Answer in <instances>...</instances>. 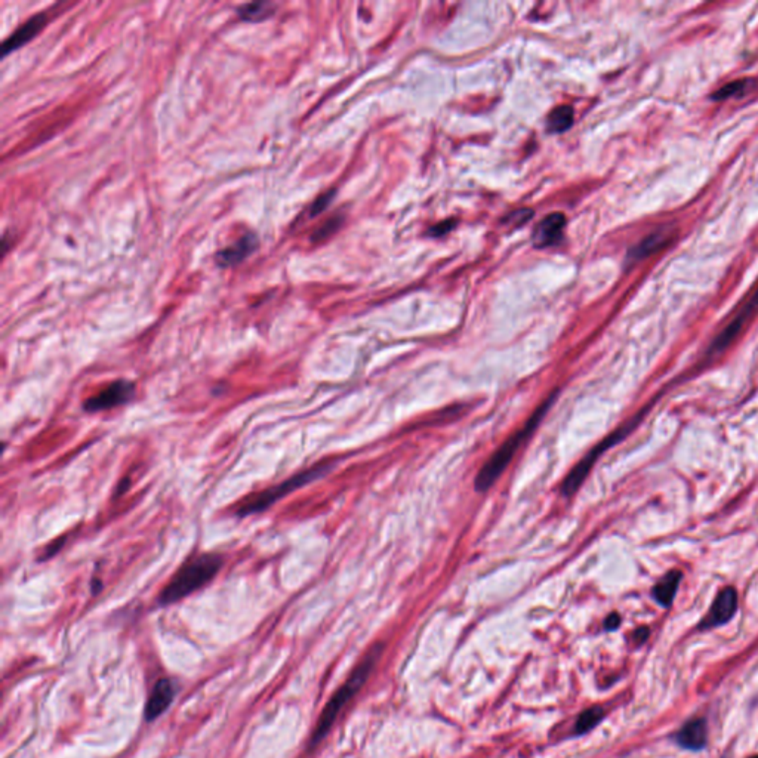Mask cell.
Masks as SVG:
<instances>
[{
  "label": "cell",
  "instance_id": "6da1fadb",
  "mask_svg": "<svg viewBox=\"0 0 758 758\" xmlns=\"http://www.w3.org/2000/svg\"><path fill=\"white\" fill-rule=\"evenodd\" d=\"M224 566V557L216 552H203L188 559L170 578L157 597L159 606H170L194 594L218 575Z\"/></svg>",
  "mask_w": 758,
  "mask_h": 758
},
{
  "label": "cell",
  "instance_id": "7a4b0ae2",
  "mask_svg": "<svg viewBox=\"0 0 758 758\" xmlns=\"http://www.w3.org/2000/svg\"><path fill=\"white\" fill-rule=\"evenodd\" d=\"M557 394L559 391H554L551 396H548V399L532 414L527 422L521 426L517 433H514L507 441H505V443L492 455L491 460L483 465V468L477 474L476 483H474L476 484L477 492H486L487 489L498 480V477L503 472V470L507 468L508 464L511 462L513 456L520 449V446L525 443V441L532 436V433L536 430V426L541 424V421L551 409L552 403L556 402Z\"/></svg>",
  "mask_w": 758,
  "mask_h": 758
},
{
  "label": "cell",
  "instance_id": "3957f363",
  "mask_svg": "<svg viewBox=\"0 0 758 758\" xmlns=\"http://www.w3.org/2000/svg\"><path fill=\"white\" fill-rule=\"evenodd\" d=\"M379 653H381V646L375 647V649L358 663L357 668L349 677V680H346L341 686V689L334 694V696L330 698L327 705L323 708V713L319 717L317 725H315V729L311 735L310 744H308L310 748H315V745L320 744V742L326 737V735L332 729V725H334L342 708L351 701V698L361 689V686L366 683L371 671L375 667V662Z\"/></svg>",
  "mask_w": 758,
  "mask_h": 758
},
{
  "label": "cell",
  "instance_id": "277c9868",
  "mask_svg": "<svg viewBox=\"0 0 758 758\" xmlns=\"http://www.w3.org/2000/svg\"><path fill=\"white\" fill-rule=\"evenodd\" d=\"M332 467H334V462H323L319 465H314L305 471L295 474V476L286 480H283L281 483L276 486H272L265 489V491L250 495L240 502L239 507H237V510L234 511V515L245 518L249 515L264 513L270 507H273L276 502L283 499L284 496H288L292 492L298 491V489H301L315 480L325 477L326 474L332 470Z\"/></svg>",
  "mask_w": 758,
  "mask_h": 758
},
{
  "label": "cell",
  "instance_id": "5b68a950",
  "mask_svg": "<svg viewBox=\"0 0 758 758\" xmlns=\"http://www.w3.org/2000/svg\"><path fill=\"white\" fill-rule=\"evenodd\" d=\"M643 414H644V410L641 414H639L634 419H631L628 424H625L624 426H621V428H618L614 433H612L609 437H606L603 441H600V443L593 450H590V453L585 455V457H583V460L566 477V480H564V483L561 486V494L564 496H572L573 494H576V491L581 487L583 480H585V477L588 476L590 470L593 468L594 462L598 460L600 455L605 453L607 449H610L616 443H619L621 440H624L629 434V431H633V428L637 425L639 419H641Z\"/></svg>",
  "mask_w": 758,
  "mask_h": 758
},
{
  "label": "cell",
  "instance_id": "8992f818",
  "mask_svg": "<svg viewBox=\"0 0 758 758\" xmlns=\"http://www.w3.org/2000/svg\"><path fill=\"white\" fill-rule=\"evenodd\" d=\"M135 383L129 379H117L110 383L97 394H93L83 403V410L88 414H98L117 406L129 403L135 397Z\"/></svg>",
  "mask_w": 758,
  "mask_h": 758
},
{
  "label": "cell",
  "instance_id": "52a82bcc",
  "mask_svg": "<svg viewBox=\"0 0 758 758\" xmlns=\"http://www.w3.org/2000/svg\"><path fill=\"white\" fill-rule=\"evenodd\" d=\"M757 311H758V286L747 299V303L737 310L735 317L720 332L717 338L714 339V342L711 344V346L708 349V354L716 356L728 349V346L737 338V335L740 334L742 329L745 327V325L757 314Z\"/></svg>",
  "mask_w": 758,
  "mask_h": 758
},
{
  "label": "cell",
  "instance_id": "ba28073f",
  "mask_svg": "<svg viewBox=\"0 0 758 758\" xmlns=\"http://www.w3.org/2000/svg\"><path fill=\"white\" fill-rule=\"evenodd\" d=\"M737 610V591L733 587L723 588L711 605L709 612L706 613L699 629H709L720 625L728 624Z\"/></svg>",
  "mask_w": 758,
  "mask_h": 758
},
{
  "label": "cell",
  "instance_id": "9c48e42d",
  "mask_svg": "<svg viewBox=\"0 0 758 758\" xmlns=\"http://www.w3.org/2000/svg\"><path fill=\"white\" fill-rule=\"evenodd\" d=\"M177 694V686L170 678H161L157 680L148 694V699L144 709V718L146 721H154L163 716L169 706L172 705L173 699Z\"/></svg>",
  "mask_w": 758,
  "mask_h": 758
},
{
  "label": "cell",
  "instance_id": "30bf717a",
  "mask_svg": "<svg viewBox=\"0 0 758 758\" xmlns=\"http://www.w3.org/2000/svg\"><path fill=\"white\" fill-rule=\"evenodd\" d=\"M258 246H260V240L257 234L247 233L242 237V239H239L231 246L219 250L215 255V261L219 267H223V268L234 267L237 264L243 262L247 257L254 254V252L258 249Z\"/></svg>",
  "mask_w": 758,
  "mask_h": 758
},
{
  "label": "cell",
  "instance_id": "8fae6325",
  "mask_svg": "<svg viewBox=\"0 0 758 758\" xmlns=\"http://www.w3.org/2000/svg\"><path fill=\"white\" fill-rule=\"evenodd\" d=\"M674 237H675L674 228L660 227L656 231H653L652 234L644 237V239L637 246H634L633 249H631L628 260L634 262V261L649 258L651 255L658 254L659 250L665 249L668 245H671V242L674 240Z\"/></svg>",
  "mask_w": 758,
  "mask_h": 758
},
{
  "label": "cell",
  "instance_id": "7c38bea8",
  "mask_svg": "<svg viewBox=\"0 0 758 758\" xmlns=\"http://www.w3.org/2000/svg\"><path fill=\"white\" fill-rule=\"evenodd\" d=\"M708 740L706 721L704 718H693L687 721L675 735L678 745L689 751H701L705 748Z\"/></svg>",
  "mask_w": 758,
  "mask_h": 758
},
{
  "label": "cell",
  "instance_id": "4fadbf2b",
  "mask_svg": "<svg viewBox=\"0 0 758 758\" xmlns=\"http://www.w3.org/2000/svg\"><path fill=\"white\" fill-rule=\"evenodd\" d=\"M46 18H47V15L42 12L39 15H35V17H31L28 21H25L17 31H15V33L9 36L8 40H5L4 55L17 51L18 47H21L23 45L28 43L35 36H37L43 30V27L46 25V21H47Z\"/></svg>",
  "mask_w": 758,
  "mask_h": 758
},
{
  "label": "cell",
  "instance_id": "5bb4252c",
  "mask_svg": "<svg viewBox=\"0 0 758 758\" xmlns=\"http://www.w3.org/2000/svg\"><path fill=\"white\" fill-rule=\"evenodd\" d=\"M566 218L563 214H551L542 219L540 227L533 233V242L538 247H545L557 243L561 239Z\"/></svg>",
  "mask_w": 758,
  "mask_h": 758
},
{
  "label": "cell",
  "instance_id": "9a60e30c",
  "mask_svg": "<svg viewBox=\"0 0 758 758\" xmlns=\"http://www.w3.org/2000/svg\"><path fill=\"white\" fill-rule=\"evenodd\" d=\"M682 579H683V573L674 568V571H670L656 583L652 591V595L662 607H670L672 605L678 587H680Z\"/></svg>",
  "mask_w": 758,
  "mask_h": 758
},
{
  "label": "cell",
  "instance_id": "2e32d148",
  "mask_svg": "<svg viewBox=\"0 0 758 758\" xmlns=\"http://www.w3.org/2000/svg\"><path fill=\"white\" fill-rule=\"evenodd\" d=\"M274 5L272 2H254L246 4L240 8H237V13L243 21L249 23H260L272 17L274 13Z\"/></svg>",
  "mask_w": 758,
  "mask_h": 758
},
{
  "label": "cell",
  "instance_id": "e0dca14e",
  "mask_svg": "<svg viewBox=\"0 0 758 758\" xmlns=\"http://www.w3.org/2000/svg\"><path fill=\"white\" fill-rule=\"evenodd\" d=\"M755 86V82L751 78H742V81H735L728 85H724L718 91L713 93V100L716 101H724L733 97H744L752 88Z\"/></svg>",
  "mask_w": 758,
  "mask_h": 758
},
{
  "label": "cell",
  "instance_id": "ac0fdd59",
  "mask_svg": "<svg viewBox=\"0 0 758 758\" xmlns=\"http://www.w3.org/2000/svg\"><path fill=\"white\" fill-rule=\"evenodd\" d=\"M572 123H573V110L568 105H561L551 112L548 117V129L551 132H563L571 128Z\"/></svg>",
  "mask_w": 758,
  "mask_h": 758
},
{
  "label": "cell",
  "instance_id": "d6986e66",
  "mask_svg": "<svg viewBox=\"0 0 758 758\" xmlns=\"http://www.w3.org/2000/svg\"><path fill=\"white\" fill-rule=\"evenodd\" d=\"M605 709L602 706H593L583 711V713L578 717L576 721V733L583 735L590 730H593L595 725L603 720Z\"/></svg>",
  "mask_w": 758,
  "mask_h": 758
},
{
  "label": "cell",
  "instance_id": "ffe728a7",
  "mask_svg": "<svg viewBox=\"0 0 758 758\" xmlns=\"http://www.w3.org/2000/svg\"><path fill=\"white\" fill-rule=\"evenodd\" d=\"M66 542H67V536H66V535H64V536H61V538L54 540L49 545H47V547L43 549L42 556L39 557V561L42 563V561H46V560H49V559L55 557V556L58 554V552L62 549V547L66 545Z\"/></svg>",
  "mask_w": 758,
  "mask_h": 758
},
{
  "label": "cell",
  "instance_id": "44dd1931",
  "mask_svg": "<svg viewBox=\"0 0 758 758\" xmlns=\"http://www.w3.org/2000/svg\"><path fill=\"white\" fill-rule=\"evenodd\" d=\"M334 194H335L334 192H329V193L320 196L317 200H315V202L313 203L311 211H310L311 216H315V215H319L320 212H323V211L327 208V204L330 203V200H332V197H334Z\"/></svg>",
  "mask_w": 758,
  "mask_h": 758
},
{
  "label": "cell",
  "instance_id": "7402d4cb",
  "mask_svg": "<svg viewBox=\"0 0 758 758\" xmlns=\"http://www.w3.org/2000/svg\"><path fill=\"white\" fill-rule=\"evenodd\" d=\"M533 216V212L530 209H520V211H515L513 212L510 216H508V223H511V226H521L525 224L526 221H529L530 218Z\"/></svg>",
  "mask_w": 758,
  "mask_h": 758
},
{
  "label": "cell",
  "instance_id": "603a6c76",
  "mask_svg": "<svg viewBox=\"0 0 758 758\" xmlns=\"http://www.w3.org/2000/svg\"><path fill=\"white\" fill-rule=\"evenodd\" d=\"M338 224H339V221H338V219H330V221H327V223H326L322 228H319L317 231H315V233L313 234V240H322V239H325V237H327L330 233H334V231L337 230Z\"/></svg>",
  "mask_w": 758,
  "mask_h": 758
},
{
  "label": "cell",
  "instance_id": "cb8c5ba5",
  "mask_svg": "<svg viewBox=\"0 0 758 758\" xmlns=\"http://www.w3.org/2000/svg\"><path fill=\"white\" fill-rule=\"evenodd\" d=\"M619 625H621V616L618 613H610L606 618V621H605V628L607 631L618 629Z\"/></svg>",
  "mask_w": 758,
  "mask_h": 758
},
{
  "label": "cell",
  "instance_id": "d4e9b609",
  "mask_svg": "<svg viewBox=\"0 0 758 758\" xmlns=\"http://www.w3.org/2000/svg\"><path fill=\"white\" fill-rule=\"evenodd\" d=\"M452 228H453V221H448V223H440L438 226H436L434 230H431V233L434 235H443L445 233H448Z\"/></svg>",
  "mask_w": 758,
  "mask_h": 758
},
{
  "label": "cell",
  "instance_id": "484cf974",
  "mask_svg": "<svg viewBox=\"0 0 758 758\" xmlns=\"http://www.w3.org/2000/svg\"><path fill=\"white\" fill-rule=\"evenodd\" d=\"M129 487H131V479H129V477L122 479L120 483H119V486H117V489H116L115 496H116V498H117V496H122L126 491H128Z\"/></svg>",
  "mask_w": 758,
  "mask_h": 758
},
{
  "label": "cell",
  "instance_id": "4316f807",
  "mask_svg": "<svg viewBox=\"0 0 758 758\" xmlns=\"http://www.w3.org/2000/svg\"><path fill=\"white\" fill-rule=\"evenodd\" d=\"M649 634H651V631H649V628H646V626H641V628H639V629L636 631V633H634V640H637V641L643 643V641H646V640H647V637H649Z\"/></svg>",
  "mask_w": 758,
  "mask_h": 758
},
{
  "label": "cell",
  "instance_id": "83f0119b",
  "mask_svg": "<svg viewBox=\"0 0 758 758\" xmlns=\"http://www.w3.org/2000/svg\"><path fill=\"white\" fill-rule=\"evenodd\" d=\"M101 590H103V582H101V579L93 578L92 582H91V591H92V594H93V595H97V594H100Z\"/></svg>",
  "mask_w": 758,
  "mask_h": 758
},
{
  "label": "cell",
  "instance_id": "f1b7e54d",
  "mask_svg": "<svg viewBox=\"0 0 758 758\" xmlns=\"http://www.w3.org/2000/svg\"><path fill=\"white\" fill-rule=\"evenodd\" d=\"M750 758H758V755H752V757H750Z\"/></svg>",
  "mask_w": 758,
  "mask_h": 758
}]
</instances>
